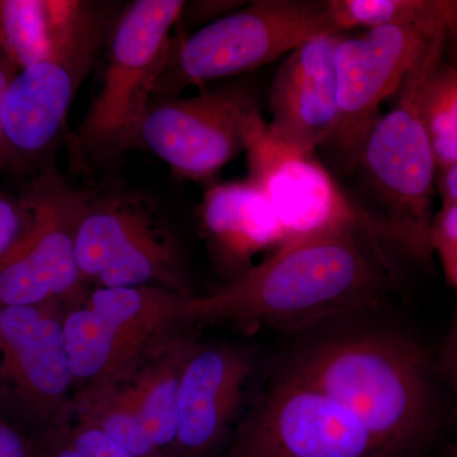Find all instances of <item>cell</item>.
<instances>
[{"label": "cell", "mask_w": 457, "mask_h": 457, "mask_svg": "<svg viewBox=\"0 0 457 457\" xmlns=\"http://www.w3.org/2000/svg\"><path fill=\"white\" fill-rule=\"evenodd\" d=\"M389 245L353 210L288 240L242 278L188 303V321L227 320L303 332L375 308L395 282Z\"/></svg>", "instance_id": "cell-1"}, {"label": "cell", "mask_w": 457, "mask_h": 457, "mask_svg": "<svg viewBox=\"0 0 457 457\" xmlns=\"http://www.w3.org/2000/svg\"><path fill=\"white\" fill-rule=\"evenodd\" d=\"M281 371L335 400L395 456H420L437 432L431 362L404 333L374 326L311 330L287 352Z\"/></svg>", "instance_id": "cell-2"}, {"label": "cell", "mask_w": 457, "mask_h": 457, "mask_svg": "<svg viewBox=\"0 0 457 457\" xmlns=\"http://www.w3.org/2000/svg\"><path fill=\"white\" fill-rule=\"evenodd\" d=\"M445 40L433 47L420 68L408 78L392 110L371 126L356 163L357 207L385 242L417 261L433 253L432 225L438 168L431 140L418 110V90L423 78L444 60Z\"/></svg>", "instance_id": "cell-3"}, {"label": "cell", "mask_w": 457, "mask_h": 457, "mask_svg": "<svg viewBox=\"0 0 457 457\" xmlns=\"http://www.w3.org/2000/svg\"><path fill=\"white\" fill-rule=\"evenodd\" d=\"M185 2L137 0L120 11L106 45L101 90L69 140L78 167L110 163L141 147L140 128L170 60Z\"/></svg>", "instance_id": "cell-4"}, {"label": "cell", "mask_w": 457, "mask_h": 457, "mask_svg": "<svg viewBox=\"0 0 457 457\" xmlns=\"http://www.w3.org/2000/svg\"><path fill=\"white\" fill-rule=\"evenodd\" d=\"M119 14L112 3L73 0L49 54L14 75L3 101L11 168L27 170L55 145Z\"/></svg>", "instance_id": "cell-5"}, {"label": "cell", "mask_w": 457, "mask_h": 457, "mask_svg": "<svg viewBox=\"0 0 457 457\" xmlns=\"http://www.w3.org/2000/svg\"><path fill=\"white\" fill-rule=\"evenodd\" d=\"M342 33L329 0H257L173 42L154 97L248 73L326 35Z\"/></svg>", "instance_id": "cell-6"}, {"label": "cell", "mask_w": 457, "mask_h": 457, "mask_svg": "<svg viewBox=\"0 0 457 457\" xmlns=\"http://www.w3.org/2000/svg\"><path fill=\"white\" fill-rule=\"evenodd\" d=\"M75 253L97 287L161 286L187 293L179 243L153 198L129 189L87 191Z\"/></svg>", "instance_id": "cell-7"}, {"label": "cell", "mask_w": 457, "mask_h": 457, "mask_svg": "<svg viewBox=\"0 0 457 457\" xmlns=\"http://www.w3.org/2000/svg\"><path fill=\"white\" fill-rule=\"evenodd\" d=\"M191 296L161 286L96 287L62 319L74 386L130 378L153 342L188 321Z\"/></svg>", "instance_id": "cell-8"}, {"label": "cell", "mask_w": 457, "mask_h": 457, "mask_svg": "<svg viewBox=\"0 0 457 457\" xmlns=\"http://www.w3.org/2000/svg\"><path fill=\"white\" fill-rule=\"evenodd\" d=\"M219 457H398L335 400L279 370Z\"/></svg>", "instance_id": "cell-9"}, {"label": "cell", "mask_w": 457, "mask_h": 457, "mask_svg": "<svg viewBox=\"0 0 457 457\" xmlns=\"http://www.w3.org/2000/svg\"><path fill=\"white\" fill-rule=\"evenodd\" d=\"M86 196L55 165H45L32 180L23 194L31 224L0 257V306L47 305L79 296L84 279L75 237Z\"/></svg>", "instance_id": "cell-10"}, {"label": "cell", "mask_w": 457, "mask_h": 457, "mask_svg": "<svg viewBox=\"0 0 457 457\" xmlns=\"http://www.w3.org/2000/svg\"><path fill=\"white\" fill-rule=\"evenodd\" d=\"M445 33L411 27L378 26L356 37L342 36L335 53L338 122L326 146L347 177L366 135L380 117L381 104L399 93L426 62Z\"/></svg>", "instance_id": "cell-11"}, {"label": "cell", "mask_w": 457, "mask_h": 457, "mask_svg": "<svg viewBox=\"0 0 457 457\" xmlns=\"http://www.w3.org/2000/svg\"><path fill=\"white\" fill-rule=\"evenodd\" d=\"M257 108L254 93L239 86L159 99L141 123V147L154 153L180 179H212L245 152L246 121Z\"/></svg>", "instance_id": "cell-12"}, {"label": "cell", "mask_w": 457, "mask_h": 457, "mask_svg": "<svg viewBox=\"0 0 457 457\" xmlns=\"http://www.w3.org/2000/svg\"><path fill=\"white\" fill-rule=\"evenodd\" d=\"M245 152L248 180L272 204L286 242L329 227L353 210L314 153L302 152L270 134L260 108L246 121Z\"/></svg>", "instance_id": "cell-13"}, {"label": "cell", "mask_w": 457, "mask_h": 457, "mask_svg": "<svg viewBox=\"0 0 457 457\" xmlns=\"http://www.w3.org/2000/svg\"><path fill=\"white\" fill-rule=\"evenodd\" d=\"M59 305L0 306V381L42 418L60 413L74 386Z\"/></svg>", "instance_id": "cell-14"}, {"label": "cell", "mask_w": 457, "mask_h": 457, "mask_svg": "<svg viewBox=\"0 0 457 457\" xmlns=\"http://www.w3.org/2000/svg\"><path fill=\"white\" fill-rule=\"evenodd\" d=\"M251 371L245 348L196 342L180 381L174 456L209 457L220 449L242 408Z\"/></svg>", "instance_id": "cell-15"}, {"label": "cell", "mask_w": 457, "mask_h": 457, "mask_svg": "<svg viewBox=\"0 0 457 457\" xmlns=\"http://www.w3.org/2000/svg\"><path fill=\"white\" fill-rule=\"evenodd\" d=\"M320 36L288 54L273 78L269 126L275 139L302 152L327 145L338 122L335 53L342 36Z\"/></svg>", "instance_id": "cell-16"}, {"label": "cell", "mask_w": 457, "mask_h": 457, "mask_svg": "<svg viewBox=\"0 0 457 457\" xmlns=\"http://www.w3.org/2000/svg\"><path fill=\"white\" fill-rule=\"evenodd\" d=\"M200 219L213 257L221 267L237 270L236 279L252 269L254 255L286 243L284 228L272 204L248 179L207 189Z\"/></svg>", "instance_id": "cell-17"}, {"label": "cell", "mask_w": 457, "mask_h": 457, "mask_svg": "<svg viewBox=\"0 0 457 457\" xmlns=\"http://www.w3.org/2000/svg\"><path fill=\"white\" fill-rule=\"evenodd\" d=\"M195 345L191 338L174 339L125 383L150 441L163 453L176 442L180 381Z\"/></svg>", "instance_id": "cell-18"}, {"label": "cell", "mask_w": 457, "mask_h": 457, "mask_svg": "<svg viewBox=\"0 0 457 457\" xmlns=\"http://www.w3.org/2000/svg\"><path fill=\"white\" fill-rule=\"evenodd\" d=\"M342 33L403 26L446 35V54L457 69V0H329Z\"/></svg>", "instance_id": "cell-19"}, {"label": "cell", "mask_w": 457, "mask_h": 457, "mask_svg": "<svg viewBox=\"0 0 457 457\" xmlns=\"http://www.w3.org/2000/svg\"><path fill=\"white\" fill-rule=\"evenodd\" d=\"M71 4L73 0H0V53L20 71L40 62Z\"/></svg>", "instance_id": "cell-20"}, {"label": "cell", "mask_w": 457, "mask_h": 457, "mask_svg": "<svg viewBox=\"0 0 457 457\" xmlns=\"http://www.w3.org/2000/svg\"><path fill=\"white\" fill-rule=\"evenodd\" d=\"M79 423L96 427L137 457H164L144 428L125 381L89 387L77 402Z\"/></svg>", "instance_id": "cell-21"}, {"label": "cell", "mask_w": 457, "mask_h": 457, "mask_svg": "<svg viewBox=\"0 0 457 457\" xmlns=\"http://www.w3.org/2000/svg\"><path fill=\"white\" fill-rule=\"evenodd\" d=\"M418 110L438 171L457 163V69L441 60L423 78L418 90Z\"/></svg>", "instance_id": "cell-22"}, {"label": "cell", "mask_w": 457, "mask_h": 457, "mask_svg": "<svg viewBox=\"0 0 457 457\" xmlns=\"http://www.w3.org/2000/svg\"><path fill=\"white\" fill-rule=\"evenodd\" d=\"M53 457H137L96 427L78 422L57 442Z\"/></svg>", "instance_id": "cell-23"}, {"label": "cell", "mask_w": 457, "mask_h": 457, "mask_svg": "<svg viewBox=\"0 0 457 457\" xmlns=\"http://www.w3.org/2000/svg\"><path fill=\"white\" fill-rule=\"evenodd\" d=\"M31 224V210L25 198L0 191V257L22 239Z\"/></svg>", "instance_id": "cell-24"}, {"label": "cell", "mask_w": 457, "mask_h": 457, "mask_svg": "<svg viewBox=\"0 0 457 457\" xmlns=\"http://www.w3.org/2000/svg\"><path fill=\"white\" fill-rule=\"evenodd\" d=\"M433 252L442 248H457V203L442 204L432 225Z\"/></svg>", "instance_id": "cell-25"}, {"label": "cell", "mask_w": 457, "mask_h": 457, "mask_svg": "<svg viewBox=\"0 0 457 457\" xmlns=\"http://www.w3.org/2000/svg\"><path fill=\"white\" fill-rule=\"evenodd\" d=\"M20 69L17 68L4 54L0 53V173L11 168V154L7 137H5L4 122H3V101L5 92L14 75Z\"/></svg>", "instance_id": "cell-26"}, {"label": "cell", "mask_w": 457, "mask_h": 457, "mask_svg": "<svg viewBox=\"0 0 457 457\" xmlns=\"http://www.w3.org/2000/svg\"><path fill=\"white\" fill-rule=\"evenodd\" d=\"M237 4L242 3L237 2H185V8H183L182 18H191V20L201 21L207 20V18H219L227 16L230 9L237 7ZM179 20V21H180Z\"/></svg>", "instance_id": "cell-27"}, {"label": "cell", "mask_w": 457, "mask_h": 457, "mask_svg": "<svg viewBox=\"0 0 457 457\" xmlns=\"http://www.w3.org/2000/svg\"><path fill=\"white\" fill-rule=\"evenodd\" d=\"M0 457H29L22 436L0 418Z\"/></svg>", "instance_id": "cell-28"}, {"label": "cell", "mask_w": 457, "mask_h": 457, "mask_svg": "<svg viewBox=\"0 0 457 457\" xmlns=\"http://www.w3.org/2000/svg\"><path fill=\"white\" fill-rule=\"evenodd\" d=\"M441 371L457 392V320L442 350Z\"/></svg>", "instance_id": "cell-29"}, {"label": "cell", "mask_w": 457, "mask_h": 457, "mask_svg": "<svg viewBox=\"0 0 457 457\" xmlns=\"http://www.w3.org/2000/svg\"><path fill=\"white\" fill-rule=\"evenodd\" d=\"M437 188L442 204L457 203V163L438 171Z\"/></svg>", "instance_id": "cell-30"}, {"label": "cell", "mask_w": 457, "mask_h": 457, "mask_svg": "<svg viewBox=\"0 0 457 457\" xmlns=\"http://www.w3.org/2000/svg\"><path fill=\"white\" fill-rule=\"evenodd\" d=\"M436 252L440 255L447 278L457 288V248H442Z\"/></svg>", "instance_id": "cell-31"}, {"label": "cell", "mask_w": 457, "mask_h": 457, "mask_svg": "<svg viewBox=\"0 0 457 457\" xmlns=\"http://www.w3.org/2000/svg\"><path fill=\"white\" fill-rule=\"evenodd\" d=\"M451 457H457V450L455 451V453H453V455Z\"/></svg>", "instance_id": "cell-32"}]
</instances>
